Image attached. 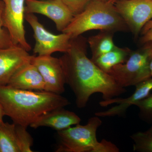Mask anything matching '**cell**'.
Masks as SVG:
<instances>
[{
    "label": "cell",
    "mask_w": 152,
    "mask_h": 152,
    "mask_svg": "<svg viewBox=\"0 0 152 152\" xmlns=\"http://www.w3.org/2000/svg\"><path fill=\"white\" fill-rule=\"evenodd\" d=\"M131 52L128 48L116 46L112 50L98 57L93 61L101 69L108 74L114 66L125 63Z\"/></svg>",
    "instance_id": "14"
},
{
    "label": "cell",
    "mask_w": 152,
    "mask_h": 152,
    "mask_svg": "<svg viewBox=\"0 0 152 152\" xmlns=\"http://www.w3.org/2000/svg\"><path fill=\"white\" fill-rule=\"evenodd\" d=\"M140 110L142 118L152 120V94L139 101L135 104Z\"/></svg>",
    "instance_id": "20"
},
{
    "label": "cell",
    "mask_w": 152,
    "mask_h": 152,
    "mask_svg": "<svg viewBox=\"0 0 152 152\" xmlns=\"http://www.w3.org/2000/svg\"><path fill=\"white\" fill-rule=\"evenodd\" d=\"M69 9L74 16L77 15L84 9L91 0H62Z\"/></svg>",
    "instance_id": "21"
},
{
    "label": "cell",
    "mask_w": 152,
    "mask_h": 152,
    "mask_svg": "<svg viewBox=\"0 0 152 152\" xmlns=\"http://www.w3.org/2000/svg\"><path fill=\"white\" fill-rule=\"evenodd\" d=\"M20 45L0 48V86L7 85L21 67L31 62L33 56Z\"/></svg>",
    "instance_id": "11"
},
{
    "label": "cell",
    "mask_w": 152,
    "mask_h": 152,
    "mask_svg": "<svg viewBox=\"0 0 152 152\" xmlns=\"http://www.w3.org/2000/svg\"><path fill=\"white\" fill-rule=\"evenodd\" d=\"M147 132H148L149 133V134H150L152 136V126H151V127L150 128V129L148 131H147Z\"/></svg>",
    "instance_id": "27"
},
{
    "label": "cell",
    "mask_w": 152,
    "mask_h": 152,
    "mask_svg": "<svg viewBox=\"0 0 152 152\" xmlns=\"http://www.w3.org/2000/svg\"><path fill=\"white\" fill-rule=\"evenodd\" d=\"M4 116H5L2 107L0 105V121H3Z\"/></svg>",
    "instance_id": "24"
},
{
    "label": "cell",
    "mask_w": 152,
    "mask_h": 152,
    "mask_svg": "<svg viewBox=\"0 0 152 152\" xmlns=\"http://www.w3.org/2000/svg\"><path fill=\"white\" fill-rule=\"evenodd\" d=\"M81 121L80 117L75 113L63 107L55 109L43 114L30 126L34 129L48 127L58 132L78 124Z\"/></svg>",
    "instance_id": "12"
},
{
    "label": "cell",
    "mask_w": 152,
    "mask_h": 152,
    "mask_svg": "<svg viewBox=\"0 0 152 152\" xmlns=\"http://www.w3.org/2000/svg\"><path fill=\"white\" fill-rule=\"evenodd\" d=\"M118 1V0H109L108 1L109 2L112 3V4H114V3L115 2L117 1Z\"/></svg>",
    "instance_id": "26"
},
{
    "label": "cell",
    "mask_w": 152,
    "mask_h": 152,
    "mask_svg": "<svg viewBox=\"0 0 152 152\" xmlns=\"http://www.w3.org/2000/svg\"><path fill=\"white\" fill-rule=\"evenodd\" d=\"M60 59L66 84L73 91L80 108L85 107L91 96L96 93L102 94L104 100H107L126 92L110 75L88 58L86 40L81 35L71 39L70 48Z\"/></svg>",
    "instance_id": "1"
},
{
    "label": "cell",
    "mask_w": 152,
    "mask_h": 152,
    "mask_svg": "<svg viewBox=\"0 0 152 152\" xmlns=\"http://www.w3.org/2000/svg\"><path fill=\"white\" fill-rule=\"evenodd\" d=\"M7 85L26 91H45L42 77L37 67L31 62L21 67L14 74Z\"/></svg>",
    "instance_id": "13"
},
{
    "label": "cell",
    "mask_w": 152,
    "mask_h": 152,
    "mask_svg": "<svg viewBox=\"0 0 152 152\" xmlns=\"http://www.w3.org/2000/svg\"><path fill=\"white\" fill-rule=\"evenodd\" d=\"M114 5L135 37L152 19V0H118Z\"/></svg>",
    "instance_id": "7"
},
{
    "label": "cell",
    "mask_w": 152,
    "mask_h": 152,
    "mask_svg": "<svg viewBox=\"0 0 152 152\" xmlns=\"http://www.w3.org/2000/svg\"><path fill=\"white\" fill-rule=\"evenodd\" d=\"M102 124L99 117L90 118L86 124H78L58 131L60 144L57 152H118L119 149L111 142L98 141L96 132Z\"/></svg>",
    "instance_id": "4"
},
{
    "label": "cell",
    "mask_w": 152,
    "mask_h": 152,
    "mask_svg": "<svg viewBox=\"0 0 152 152\" xmlns=\"http://www.w3.org/2000/svg\"><path fill=\"white\" fill-rule=\"evenodd\" d=\"M4 9V2L2 0H0V48H6L15 45L8 31L4 26L3 19Z\"/></svg>",
    "instance_id": "19"
},
{
    "label": "cell",
    "mask_w": 152,
    "mask_h": 152,
    "mask_svg": "<svg viewBox=\"0 0 152 152\" xmlns=\"http://www.w3.org/2000/svg\"><path fill=\"white\" fill-rule=\"evenodd\" d=\"M26 0H2L4 4L3 19L14 45H20L28 52L31 50L26 39L25 30V3Z\"/></svg>",
    "instance_id": "8"
},
{
    "label": "cell",
    "mask_w": 152,
    "mask_h": 152,
    "mask_svg": "<svg viewBox=\"0 0 152 152\" xmlns=\"http://www.w3.org/2000/svg\"><path fill=\"white\" fill-rule=\"evenodd\" d=\"M93 30L114 33L126 31L129 28L116 10L114 4L91 0L81 12L74 16L62 32L68 34L72 39Z\"/></svg>",
    "instance_id": "3"
},
{
    "label": "cell",
    "mask_w": 152,
    "mask_h": 152,
    "mask_svg": "<svg viewBox=\"0 0 152 152\" xmlns=\"http://www.w3.org/2000/svg\"><path fill=\"white\" fill-rule=\"evenodd\" d=\"M25 14H39L54 22L57 29L62 32L74 16L62 0H26Z\"/></svg>",
    "instance_id": "9"
},
{
    "label": "cell",
    "mask_w": 152,
    "mask_h": 152,
    "mask_svg": "<svg viewBox=\"0 0 152 152\" xmlns=\"http://www.w3.org/2000/svg\"><path fill=\"white\" fill-rule=\"evenodd\" d=\"M140 42L142 44L152 42V28L143 35Z\"/></svg>",
    "instance_id": "22"
},
{
    "label": "cell",
    "mask_w": 152,
    "mask_h": 152,
    "mask_svg": "<svg viewBox=\"0 0 152 152\" xmlns=\"http://www.w3.org/2000/svg\"><path fill=\"white\" fill-rule=\"evenodd\" d=\"M98 1H102L107 2L109 0H98Z\"/></svg>",
    "instance_id": "28"
},
{
    "label": "cell",
    "mask_w": 152,
    "mask_h": 152,
    "mask_svg": "<svg viewBox=\"0 0 152 152\" xmlns=\"http://www.w3.org/2000/svg\"><path fill=\"white\" fill-rule=\"evenodd\" d=\"M27 128L16 124L17 138L21 152H33L31 148L33 145V140L27 131Z\"/></svg>",
    "instance_id": "18"
},
{
    "label": "cell",
    "mask_w": 152,
    "mask_h": 152,
    "mask_svg": "<svg viewBox=\"0 0 152 152\" xmlns=\"http://www.w3.org/2000/svg\"><path fill=\"white\" fill-rule=\"evenodd\" d=\"M31 63L38 69L45 81V91L61 95L64 92L65 77L60 58L49 56H34Z\"/></svg>",
    "instance_id": "10"
},
{
    "label": "cell",
    "mask_w": 152,
    "mask_h": 152,
    "mask_svg": "<svg viewBox=\"0 0 152 152\" xmlns=\"http://www.w3.org/2000/svg\"><path fill=\"white\" fill-rule=\"evenodd\" d=\"M131 52L125 63L112 68L108 74L123 88L136 85L152 78L150 64L152 57V42Z\"/></svg>",
    "instance_id": "5"
},
{
    "label": "cell",
    "mask_w": 152,
    "mask_h": 152,
    "mask_svg": "<svg viewBox=\"0 0 152 152\" xmlns=\"http://www.w3.org/2000/svg\"><path fill=\"white\" fill-rule=\"evenodd\" d=\"M70 104L61 95L46 91H26L0 86V105L5 115L27 128L43 114Z\"/></svg>",
    "instance_id": "2"
},
{
    "label": "cell",
    "mask_w": 152,
    "mask_h": 152,
    "mask_svg": "<svg viewBox=\"0 0 152 152\" xmlns=\"http://www.w3.org/2000/svg\"><path fill=\"white\" fill-rule=\"evenodd\" d=\"M0 152H21L14 123L0 121Z\"/></svg>",
    "instance_id": "16"
},
{
    "label": "cell",
    "mask_w": 152,
    "mask_h": 152,
    "mask_svg": "<svg viewBox=\"0 0 152 152\" xmlns=\"http://www.w3.org/2000/svg\"><path fill=\"white\" fill-rule=\"evenodd\" d=\"M25 19L34 32L36 43L33 49L38 56H49L56 52L65 53L71 47L70 36L66 33L55 34L47 30L34 14H25Z\"/></svg>",
    "instance_id": "6"
},
{
    "label": "cell",
    "mask_w": 152,
    "mask_h": 152,
    "mask_svg": "<svg viewBox=\"0 0 152 152\" xmlns=\"http://www.w3.org/2000/svg\"><path fill=\"white\" fill-rule=\"evenodd\" d=\"M131 137L134 142V151L152 152V136L148 132L135 133Z\"/></svg>",
    "instance_id": "17"
},
{
    "label": "cell",
    "mask_w": 152,
    "mask_h": 152,
    "mask_svg": "<svg viewBox=\"0 0 152 152\" xmlns=\"http://www.w3.org/2000/svg\"><path fill=\"white\" fill-rule=\"evenodd\" d=\"M152 28V20H151L148 22L144 26L143 28L142 29L141 31L142 34V35L144 34L145 33L147 32L151 28Z\"/></svg>",
    "instance_id": "23"
},
{
    "label": "cell",
    "mask_w": 152,
    "mask_h": 152,
    "mask_svg": "<svg viewBox=\"0 0 152 152\" xmlns=\"http://www.w3.org/2000/svg\"><path fill=\"white\" fill-rule=\"evenodd\" d=\"M113 35V33L112 32L103 31L88 38L87 42L91 51L92 61H94L115 48L116 46L114 44Z\"/></svg>",
    "instance_id": "15"
},
{
    "label": "cell",
    "mask_w": 152,
    "mask_h": 152,
    "mask_svg": "<svg viewBox=\"0 0 152 152\" xmlns=\"http://www.w3.org/2000/svg\"><path fill=\"white\" fill-rule=\"evenodd\" d=\"M150 71H151V75L152 77V57L151 59V62L150 64Z\"/></svg>",
    "instance_id": "25"
}]
</instances>
